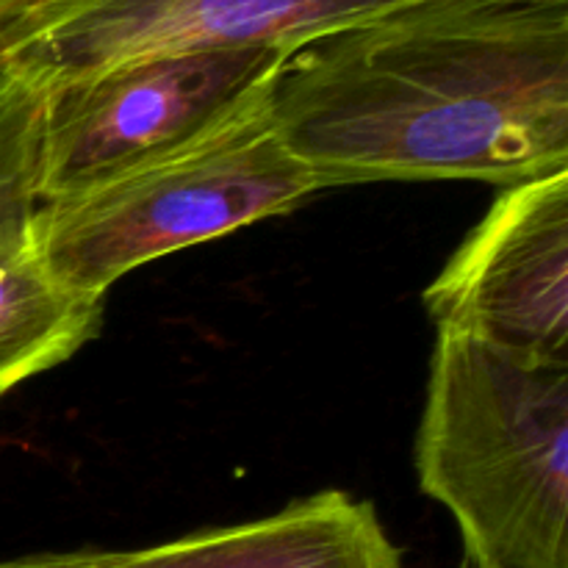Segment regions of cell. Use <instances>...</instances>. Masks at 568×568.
I'll return each instance as SVG.
<instances>
[{
    "instance_id": "ba28073f",
    "label": "cell",
    "mask_w": 568,
    "mask_h": 568,
    "mask_svg": "<svg viewBox=\"0 0 568 568\" xmlns=\"http://www.w3.org/2000/svg\"><path fill=\"white\" fill-rule=\"evenodd\" d=\"M103 314L105 297L72 292L44 270L31 225L0 242V399L87 347Z\"/></svg>"
},
{
    "instance_id": "6da1fadb",
    "label": "cell",
    "mask_w": 568,
    "mask_h": 568,
    "mask_svg": "<svg viewBox=\"0 0 568 568\" xmlns=\"http://www.w3.org/2000/svg\"><path fill=\"white\" fill-rule=\"evenodd\" d=\"M322 189L568 170V0H410L288 53L266 103Z\"/></svg>"
},
{
    "instance_id": "3957f363",
    "label": "cell",
    "mask_w": 568,
    "mask_h": 568,
    "mask_svg": "<svg viewBox=\"0 0 568 568\" xmlns=\"http://www.w3.org/2000/svg\"><path fill=\"white\" fill-rule=\"evenodd\" d=\"M316 192L322 183L261 109L183 153L39 203L31 236L61 286L105 297L128 272L286 214Z\"/></svg>"
},
{
    "instance_id": "7a4b0ae2",
    "label": "cell",
    "mask_w": 568,
    "mask_h": 568,
    "mask_svg": "<svg viewBox=\"0 0 568 568\" xmlns=\"http://www.w3.org/2000/svg\"><path fill=\"white\" fill-rule=\"evenodd\" d=\"M416 471L469 566L568 568V364L438 336Z\"/></svg>"
},
{
    "instance_id": "8992f818",
    "label": "cell",
    "mask_w": 568,
    "mask_h": 568,
    "mask_svg": "<svg viewBox=\"0 0 568 568\" xmlns=\"http://www.w3.org/2000/svg\"><path fill=\"white\" fill-rule=\"evenodd\" d=\"M425 305L438 336L568 364V170L505 186Z\"/></svg>"
},
{
    "instance_id": "277c9868",
    "label": "cell",
    "mask_w": 568,
    "mask_h": 568,
    "mask_svg": "<svg viewBox=\"0 0 568 568\" xmlns=\"http://www.w3.org/2000/svg\"><path fill=\"white\" fill-rule=\"evenodd\" d=\"M286 48L131 61L44 89L37 200L72 197L183 153L270 103Z\"/></svg>"
},
{
    "instance_id": "9c48e42d",
    "label": "cell",
    "mask_w": 568,
    "mask_h": 568,
    "mask_svg": "<svg viewBox=\"0 0 568 568\" xmlns=\"http://www.w3.org/2000/svg\"><path fill=\"white\" fill-rule=\"evenodd\" d=\"M42 92L0 72V242L31 225L37 211V144Z\"/></svg>"
},
{
    "instance_id": "52a82bcc",
    "label": "cell",
    "mask_w": 568,
    "mask_h": 568,
    "mask_svg": "<svg viewBox=\"0 0 568 568\" xmlns=\"http://www.w3.org/2000/svg\"><path fill=\"white\" fill-rule=\"evenodd\" d=\"M0 568H403L369 503L322 491L244 525L148 549H81L3 558Z\"/></svg>"
},
{
    "instance_id": "5b68a950",
    "label": "cell",
    "mask_w": 568,
    "mask_h": 568,
    "mask_svg": "<svg viewBox=\"0 0 568 568\" xmlns=\"http://www.w3.org/2000/svg\"><path fill=\"white\" fill-rule=\"evenodd\" d=\"M410 0H0V72L53 89L131 61L286 48Z\"/></svg>"
},
{
    "instance_id": "30bf717a",
    "label": "cell",
    "mask_w": 568,
    "mask_h": 568,
    "mask_svg": "<svg viewBox=\"0 0 568 568\" xmlns=\"http://www.w3.org/2000/svg\"><path fill=\"white\" fill-rule=\"evenodd\" d=\"M464 568H477V566H469V564H466V566H464Z\"/></svg>"
}]
</instances>
